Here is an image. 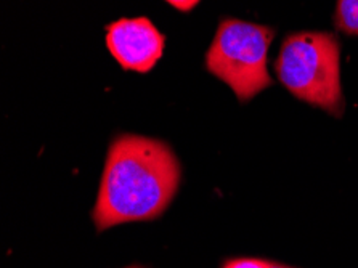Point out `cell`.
I'll use <instances>...</instances> for the list:
<instances>
[{
	"label": "cell",
	"instance_id": "9c48e42d",
	"mask_svg": "<svg viewBox=\"0 0 358 268\" xmlns=\"http://www.w3.org/2000/svg\"><path fill=\"white\" fill-rule=\"evenodd\" d=\"M127 268H145V267H142V265H130Z\"/></svg>",
	"mask_w": 358,
	"mask_h": 268
},
{
	"label": "cell",
	"instance_id": "6da1fadb",
	"mask_svg": "<svg viewBox=\"0 0 358 268\" xmlns=\"http://www.w3.org/2000/svg\"><path fill=\"white\" fill-rule=\"evenodd\" d=\"M180 177V162L164 141L117 136L108 151L92 214L96 230L159 217L176 196Z\"/></svg>",
	"mask_w": 358,
	"mask_h": 268
},
{
	"label": "cell",
	"instance_id": "277c9868",
	"mask_svg": "<svg viewBox=\"0 0 358 268\" xmlns=\"http://www.w3.org/2000/svg\"><path fill=\"white\" fill-rule=\"evenodd\" d=\"M166 39L148 18H121L106 27V47L124 69L148 73L159 62Z\"/></svg>",
	"mask_w": 358,
	"mask_h": 268
},
{
	"label": "cell",
	"instance_id": "8992f818",
	"mask_svg": "<svg viewBox=\"0 0 358 268\" xmlns=\"http://www.w3.org/2000/svg\"><path fill=\"white\" fill-rule=\"evenodd\" d=\"M272 262L262 259H233L225 262L224 268H268Z\"/></svg>",
	"mask_w": 358,
	"mask_h": 268
},
{
	"label": "cell",
	"instance_id": "7a4b0ae2",
	"mask_svg": "<svg viewBox=\"0 0 358 268\" xmlns=\"http://www.w3.org/2000/svg\"><path fill=\"white\" fill-rule=\"evenodd\" d=\"M275 73L292 95L334 118L344 114L341 45L331 32L287 36L275 62Z\"/></svg>",
	"mask_w": 358,
	"mask_h": 268
},
{
	"label": "cell",
	"instance_id": "5b68a950",
	"mask_svg": "<svg viewBox=\"0 0 358 268\" xmlns=\"http://www.w3.org/2000/svg\"><path fill=\"white\" fill-rule=\"evenodd\" d=\"M334 23L345 34L358 36V0H338Z\"/></svg>",
	"mask_w": 358,
	"mask_h": 268
},
{
	"label": "cell",
	"instance_id": "ba28073f",
	"mask_svg": "<svg viewBox=\"0 0 358 268\" xmlns=\"http://www.w3.org/2000/svg\"><path fill=\"white\" fill-rule=\"evenodd\" d=\"M268 268H291V267H286V265H281V264H275V262H272Z\"/></svg>",
	"mask_w": 358,
	"mask_h": 268
},
{
	"label": "cell",
	"instance_id": "3957f363",
	"mask_svg": "<svg viewBox=\"0 0 358 268\" xmlns=\"http://www.w3.org/2000/svg\"><path fill=\"white\" fill-rule=\"evenodd\" d=\"M275 31L268 26L225 18L206 55V68L225 82L240 101H249L272 87L267 69L268 48Z\"/></svg>",
	"mask_w": 358,
	"mask_h": 268
},
{
	"label": "cell",
	"instance_id": "52a82bcc",
	"mask_svg": "<svg viewBox=\"0 0 358 268\" xmlns=\"http://www.w3.org/2000/svg\"><path fill=\"white\" fill-rule=\"evenodd\" d=\"M166 2L171 3L173 8L180 10V12H189V10L196 7L201 0H166Z\"/></svg>",
	"mask_w": 358,
	"mask_h": 268
}]
</instances>
